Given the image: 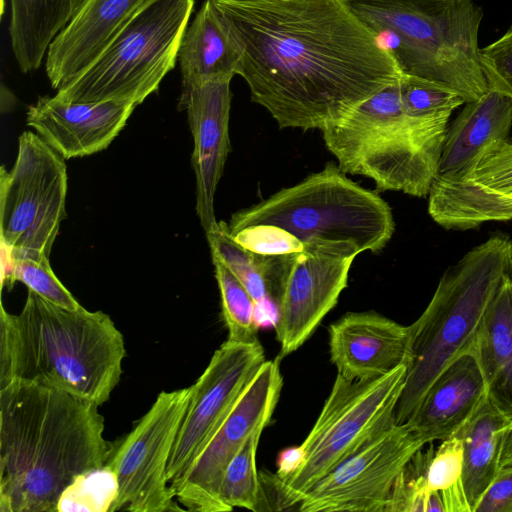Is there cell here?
Listing matches in <instances>:
<instances>
[{"label":"cell","mask_w":512,"mask_h":512,"mask_svg":"<svg viewBox=\"0 0 512 512\" xmlns=\"http://www.w3.org/2000/svg\"><path fill=\"white\" fill-rule=\"evenodd\" d=\"M237 75L279 128L322 131L403 74L350 0H216Z\"/></svg>","instance_id":"6da1fadb"},{"label":"cell","mask_w":512,"mask_h":512,"mask_svg":"<svg viewBox=\"0 0 512 512\" xmlns=\"http://www.w3.org/2000/svg\"><path fill=\"white\" fill-rule=\"evenodd\" d=\"M98 407L34 382L0 387L1 512H55L77 476L106 464Z\"/></svg>","instance_id":"7a4b0ae2"},{"label":"cell","mask_w":512,"mask_h":512,"mask_svg":"<svg viewBox=\"0 0 512 512\" xmlns=\"http://www.w3.org/2000/svg\"><path fill=\"white\" fill-rule=\"evenodd\" d=\"M124 337L102 311L68 309L28 289L18 314L0 310V387L34 382L98 406L122 375Z\"/></svg>","instance_id":"3957f363"},{"label":"cell","mask_w":512,"mask_h":512,"mask_svg":"<svg viewBox=\"0 0 512 512\" xmlns=\"http://www.w3.org/2000/svg\"><path fill=\"white\" fill-rule=\"evenodd\" d=\"M512 276V239L494 234L446 269L420 317L409 325L405 386L395 422L406 423L438 375L471 353L498 289Z\"/></svg>","instance_id":"277c9868"},{"label":"cell","mask_w":512,"mask_h":512,"mask_svg":"<svg viewBox=\"0 0 512 512\" xmlns=\"http://www.w3.org/2000/svg\"><path fill=\"white\" fill-rule=\"evenodd\" d=\"M402 72L444 85L465 102L488 84L478 43L483 9L474 0H350Z\"/></svg>","instance_id":"5b68a950"},{"label":"cell","mask_w":512,"mask_h":512,"mask_svg":"<svg viewBox=\"0 0 512 512\" xmlns=\"http://www.w3.org/2000/svg\"><path fill=\"white\" fill-rule=\"evenodd\" d=\"M448 122L408 115L398 79L321 132L344 173L368 177L380 191L425 197L438 173Z\"/></svg>","instance_id":"8992f818"},{"label":"cell","mask_w":512,"mask_h":512,"mask_svg":"<svg viewBox=\"0 0 512 512\" xmlns=\"http://www.w3.org/2000/svg\"><path fill=\"white\" fill-rule=\"evenodd\" d=\"M231 234L253 226L279 229L302 245L350 242L360 253L380 252L395 231L392 210L376 192L360 186L329 162L299 183L235 212Z\"/></svg>","instance_id":"52a82bcc"},{"label":"cell","mask_w":512,"mask_h":512,"mask_svg":"<svg viewBox=\"0 0 512 512\" xmlns=\"http://www.w3.org/2000/svg\"><path fill=\"white\" fill-rule=\"evenodd\" d=\"M195 0H148L94 63L58 90L73 103L141 104L175 67Z\"/></svg>","instance_id":"ba28073f"},{"label":"cell","mask_w":512,"mask_h":512,"mask_svg":"<svg viewBox=\"0 0 512 512\" xmlns=\"http://www.w3.org/2000/svg\"><path fill=\"white\" fill-rule=\"evenodd\" d=\"M407 364L386 375L351 380L337 374L331 392L303 443L302 459L280 478L288 510H299L302 495L325 475L395 422Z\"/></svg>","instance_id":"9c48e42d"},{"label":"cell","mask_w":512,"mask_h":512,"mask_svg":"<svg viewBox=\"0 0 512 512\" xmlns=\"http://www.w3.org/2000/svg\"><path fill=\"white\" fill-rule=\"evenodd\" d=\"M64 158L37 133L19 136L13 167L0 170V237L3 260H49L66 217Z\"/></svg>","instance_id":"30bf717a"},{"label":"cell","mask_w":512,"mask_h":512,"mask_svg":"<svg viewBox=\"0 0 512 512\" xmlns=\"http://www.w3.org/2000/svg\"><path fill=\"white\" fill-rule=\"evenodd\" d=\"M358 254L350 242L316 240L296 252L265 255L269 298L278 310L274 328L280 357L301 347L335 307Z\"/></svg>","instance_id":"8fae6325"},{"label":"cell","mask_w":512,"mask_h":512,"mask_svg":"<svg viewBox=\"0 0 512 512\" xmlns=\"http://www.w3.org/2000/svg\"><path fill=\"white\" fill-rule=\"evenodd\" d=\"M190 394V387L160 392L131 431L112 443L106 464L117 476L118 496L110 512L182 510L167 467Z\"/></svg>","instance_id":"7c38bea8"},{"label":"cell","mask_w":512,"mask_h":512,"mask_svg":"<svg viewBox=\"0 0 512 512\" xmlns=\"http://www.w3.org/2000/svg\"><path fill=\"white\" fill-rule=\"evenodd\" d=\"M426 445L408 423L391 424L305 492L299 511L386 512L399 474Z\"/></svg>","instance_id":"4fadbf2b"},{"label":"cell","mask_w":512,"mask_h":512,"mask_svg":"<svg viewBox=\"0 0 512 512\" xmlns=\"http://www.w3.org/2000/svg\"><path fill=\"white\" fill-rule=\"evenodd\" d=\"M282 385L279 358L266 360L243 389L188 473L171 488L186 510L229 511L220 497L225 470L248 438L269 424Z\"/></svg>","instance_id":"5bb4252c"},{"label":"cell","mask_w":512,"mask_h":512,"mask_svg":"<svg viewBox=\"0 0 512 512\" xmlns=\"http://www.w3.org/2000/svg\"><path fill=\"white\" fill-rule=\"evenodd\" d=\"M265 361L259 340H226L215 350L203 373L190 386V400L167 467L171 488L188 473Z\"/></svg>","instance_id":"9a60e30c"},{"label":"cell","mask_w":512,"mask_h":512,"mask_svg":"<svg viewBox=\"0 0 512 512\" xmlns=\"http://www.w3.org/2000/svg\"><path fill=\"white\" fill-rule=\"evenodd\" d=\"M428 212L448 230L512 220V139L489 148L461 176L435 178L428 194Z\"/></svg>","instance_id":"2e32d148"},{"label":"cell","mask_w":512,"mask_h":512,"mask_svg":"<svg viewBox=\"0 0 512 512\" xmlns=\"http://www.w3.org/2000/svg\"><path fill=\"white\" fill-rule=\"evenodd\" d=\"M231 80L217 78L195 83L181 91L179 99V109L187 112L194 140L191 162L196 177V212L205 232L218 222L214 196L230 151Z\"/></svg>","instance_id":"e0dca14e"},{"label":"cell","mask_w":512,"mask_h":512,"mask_svg":"<svg viewBox=\"0 0 512 512\" xmlns=\"http://www.w3.org/2000/svg\"><path fill=\"white\" fill-rule=\"evenodd\" d=\"M136 107L125 101L73 103L41 96L29 106L26 121L64 159H70L107 148Z\"/></svg>","instance_id":"ac0fdd59"},{"label":"cell","mask_w":512,"mask_h":512,"mask_svg":"<svg viewBox=\"0 0 512 512\" xmlns=\"http://www.w3.org/2000/svg\"><path fill=\"white\" fill-rule=\"evenodd\" d=\"M328 332L331 362L345 378H377L408 362L409 327L374 311L347 313Z\"/></svg>","instance_id":"d6986e66"},{"label":"cell","mask_w":512,"mask_h":512,"mask_svg":"<svg viewBox=\"0 0 512 512\" xmlns=\"http://www.w3.org/2000/svg\"><path fill=\"white\" fill-rule=\"evenodd\" d=\"M147 1L82 0L48 47L45 71L52 88L58 91L84 73Z\"/></svg>","instance_id":"ffe728a7"},{"label":"cell","mask_w":512,"mask_h":512,"mask_svg":"<svg viewBox=\"0 0 512 512\" xmlns=\"http://www.w3.org/2000/svg\"><path fill=\"white\" fill-rule=\"evenodd\" d=\"M487 396L475 356L466 353L452 361L434 380L406 422L426 442L455 435Z\"/></svg>","instance_id":"44dd1931"},{"label":"cell","mask_w":512,"mask_h":512,"mask_svg":"<svg viewBox=\"0 0 512 512\" xmlns=\"http://www.w3.org/2000/svg\"><path fill=\"white\" fill-rule=\"evenodd\" d=\"M448 125L436 178L461 176L492 146L508 139L512 128V99L488 89L466 102Z\"/></svg>","instance_id":"7402d4cb"},{"label":"cell","mask_w":512,"mask_h":512,"mask_svg":"<svg viewBox=\"0 0 512 512\" xmlns=\"http://www.w3.org/2000/svg\"><path fill=\"white\" fill-rule=\"evenodd\" d=\"M178 61L181 91L201 81L233 78L237 74L239 47L216 0H204L187 27Z\"/></svg>","instance_id":"603a6c76"},{"label":"cell","mask_w":512,"mask_h":512,"mask_svg":"<svg viewBox=\"0 0 512 512\" xmlns=\"http://www.w3.org/2000/svg\"><path fill=\"white\" fill-rule=\"evenodd\" d=\"M471 353L483 374L494 406L512 419V276L505 279L490 303Z\"/></svg>","instance_id":"cb8c5ba5"},{"label":"cell","mask_w":512,"mask_h":512,"mask_svg":"<svg viewBox=\"0 0 512 512\" xmlns=\"http://www.w3.org/2000/svg\"><path fill=\"white\" fill-rule=\"evenodd\" d=\"M510 420L484 398L471 418L456 433L463 447L460 490L468 512H474L481 496L499 470L503 431Z\"/></svg>","instance_id":"d4e9b609"},{"label":"cell","mask_w":512,"mask_h":512,"mask_svg":"<svg viewBox=\"0 0 512 512\" xmlns=\"http://www.w3.org/2000/svg\"><path fill=\"white\" fill-rule=\"evenodd\" d=\"M82 0H10L12 52L23 73L37 70L49 45L68 24Z\"/></svg>","instance_id":"484cf974"},{"label":"cell","mask_w":512,"mask_h":512,"mask_svg":"<svg viewBox=\"0 0 512 512\" xmlns=\"http://www.w3.org/2000/svg\"><path fill=\"white\" fill-rule=\"evenodd\" d=\"M211 256L224 263L252 296L257 306L269 298L265 255L238 243L224 221L206 232ZM270 299V298H269Z\"/></svg>","instance_id":"4316f807"},{"label":"cell","mask_w":512,"mask_h":512,"mask_svg":"<svg viewBox=\"0 0 512 512\" xmlns=\"http://www.w3.org/2000/svg\"><path fill=\"white\" fill-rule=\"evenodd\" d=\"M218 283L222 316L228 330L227 340L252 342L257 338V304L250 293L219 259L212 257Z\"/></svg>","instance_id":"83f0119b"},{"label":"cell","mask_w":512,"mask_h":512,"mask_svg":"<svg viewBox=\"0 0 512 512\" xmlns=\"http://www.w3.org/2000/svg\"><path fill=\"white\" fill-rule=\"evenodd\" d=\"M262 431L263 428H260L248 438L225 470L220 497L229 511L235 507L257 510L260 480L256 469V452Z\"/></svg>","instance_id":"f1b7e54d"},{"label":"cell","mask_w":512,"mask_h":512,"mask_svg":"<svg viewBox=\"0 0 512 512\" xmlns=\"http://www.w3.org/2000/svg\"><path fill=\"white\" fill-rule=\"evenodd\" d=\"M399 85L405 112L417 119L449 121L453 111L466 103L452 89L414 75L403 73Z\"/></svg>","instance_id":"f546056e"},{"label":"cell","mask_w":512,"mask_h":512,"mask_svg":"<svg viewBox=\"0 0 512 512\" xmlns=\"http://www.w3.org/2000/svg\"><path fill=\"white\" fill-rule=\"evenodd\" d=\"M117 496V476L105 464L77 476L62 492L57 512H110Z\"/></svg>","instance_id":"4dcf8cb0"},{"label":"cell","mask_w":512,"mask_h":512,"mask_svg":"<svg viewBox=\"0 0 512 512\" xmlns=\"http://www.w3.org/2000/svg\"><path fill=\"white\" fill-rule=\"evenodd\" d=\"M463 447L459 435L442 440L434 450L427 468L430 491L440 492L445 512H468L460 490Z\"/></svg>","instance_id":"1f68e13d"},{"label":"cell","mask_w":512,"mask_h":512,"mask_svg":"<svg viewBox=\"0 0 512 512\" xmlns=\"http://www.w3.org/2000/svg\"><path fill=\"white\" fill-rule=\"evenodd\" d=\"M15 281L22 282L45 300L68 309L82 306L72 293L60 282L51 269L49 260L15 259L4 261L2 287H12Z\"/></svg>","instance_id":"d6a6232c"},{"label":"cell","mask_w":512,"mask_h":512,"mask_svg":"<svg viewBox=\"0 0 512 512\" xmlns=\"http://www.w3.org/2000/svg\"><path fill=\"white\" fill-rule=\"evenodd\" d=\"M432 443L417 451L399 474L386 512H427L432 491L427 484V468L434 453Z\"/></svg>","instance_id":"836d02e7"},{"label":"cell","mask_w":512,"mask_h":512,"mask_svg":"<svg viewBox=\"0 0 512 512\" xmlns=\"http://www.w3.org/2000/svg\"><path fill=\"white\" fill-rule=\"evenodd\" d=\"M488 89L512 99V24L499 38L480 48Z\"/></svg>","instance_id":"e575fe53"},{"label":"cell","mask_w":512,"mask_h":512,"mask_svg":"<svg viewBox=\"0 0 512 512\" xmlns=\"http://www.w3.org/2000/svg\"><path fill=\"white\" fill-rule=\"evenodd\" d=\"M474 512H512V466L498 470Z\"/></svg>","instance_id":"d590c367"},{"label":"cell","mask_w":512,"mask_h":512,"mask_svg":"<svg viewBox=\"0 0 512 512\" xmlns=\"http://www.w3.org/2000/svg\"><path fill=\"white\" fill-rule=\"evenodd\" d=\"M301 459L302 454L299 446L283 450L278 458V470L276 474L280 478L286 477L299 466Z\"/></svg>","instance_id":"8d00e7d4"},{"label":"cell","mask_w":512,"mask_h":512,"mask_svg":"<svg viewBox=\"0 0 512 512\" xmlns=\"http://www.w3.org/2000/svg\"><path fill=\"white\" fill-rule=\"evenodd\" d=\"M507 466H512V419L503 431L499 453V469Z\"/></svg>","instance_id":"74e56055"}]
</instances>
